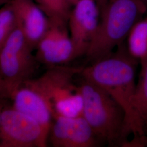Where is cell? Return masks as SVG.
I'll return each instance as SVG.
<instances>
[{
    "label": "cell",
    "instance_id": "obj_1",
    "mask_svg": "<svg viewBox=\"0 0 147 147\" xmlns=\"http://www.w3.org/2000/svg\"><path fill=\"white\" fill-rule=\"evenodd\" d=\"M115 52L84 67L80 75L83 79L103 89L121 106L125 112L121 144L127 140L131 120L132 102L135 92L138 61L123 44Z\"/></svg>",
    "mask_w": 147,
    "mask_h": 147
},
{
    "label": "cell",
    "instance_id": "obj_2",
    "mask_svg": "<svg viewBox=\"0 0 147 147\" xmlns=\"http://www.w3.org/2000/svg\"><path fill=\"white\" fill-rule=\"evenodd\" d=\"M99 20L86 54L94 62L123 44L132 28L147 10L143 0H100L96 2Z\"/></svg>",
    "mask_w": 147,
    "mask_h": 147
},
{
    "label": "cell",
    "instance_id": "obj_3",
    "mask_svg": "<svg viewBox=\"0 0 147 147\" xmlns=\"http://www.w3.org/2000/svg\"><path fill=\"white\" fill-rule=\"evenodd\" d=\"M84 80V79H83ZM83 96L82 116L103 143L121 145L125 123V112L110 95L89 81L80 85Z\"/></svg>",
    "mask_w": 147,
    "mask_h": 147
},
{
    "label": "cell",
    "instance_id": "obj_4",
    "mask_svg": "<svg viewBox=\"0 0 147 147\" xmlns=\"http://www.w3.org/2000/svg\"><path fill=\"white\" fill-rule=\"evenodd\" d=\"M84 67L58 65L50 67L34 84L50 104L55 115L76 117L82 116L83 96L80 86L74 84L75 76Z\"/></svg>",
    "mask_w": 147,
    "mask_h": 147
},
{
    "label": "cell",
    "instance_id": "obj_5",
    "mask_svg": "<svg viewBox=\"0 0 147 147\" xmlns=\"http://www.w3.org/2000/svg\"><path fill=\"white\" fill-rule=\"evenodd\" d=\"M33 50L17 25L0 48V76L13 91L30 79L37 69Z\"/></svg>",
    "mask_w": 147,
    "mask_h": 147
},
{
    "label": "cell",
    "instance_id": "obj_6",
    "mask_svg": "<svg viewBox=\"0 0 147 147\" xmlns=\"http://www.w3.org/2000/svg\"><path fill=\"white\" fill-rule=\"evenodd\" d=\"M49 134L31 116L13 106H5L0 128V147H45Z\"/></svg>",
    "mask_w": 147,
    "mask_h": 147
},
{
    "label": "cell",
    "instance_id": "obj_7",
    "mask_svg": "<svg viewBox=\"0 0 147 147\" xmlns=\"http://www.w3.org/2000/svg\"><path fill=\"white\" fill-rule=\"evenodd\" d=\"M49 141L55 147H97L104 143L82 116H53Z\"/></svg>",
    "mask_w": 147,
    "mask_h": 147
},
{
    "label": "cell",
    "instance_id": "obj_8",
    "mask_svg": "<svg viewBox=\"0 0 147 147\" xmlns=\"http://www.w3.org/2000/svg\"><path fill=\"white\" fill-rule=\"evenodd\" d=\"M73 7L68 22L69 34L79 51L86 55L98 26V5L94 0H79Z\"/></svg>",
    "mask_w": 147,
    "mask_h": 147
},
{
    "label": "cell",
    "instance_id": "obj_9",
    "mask_svg": "<svg viewBox=\"0 0 147 147\" xmlns=\"http://www.w3.org/2000/svg\"><path fill=\"white\" fill-rule=\"evenodd\" d=\"M11 99L15 109L36 119L49 133L53 121L52 109L32 79L19 86Z\"/></svg>",
    "mask_w": 147,
    "mask_h": 147
},
{
    "label": "cell",
    "instance_id": "obj_10",
    "mask_svg": "<svg viewBox=\"0 0 147 147\" xmlns=\"http://www.w3.org/2000/svg\"><path fill=\"white\" fill-rule=\"evenodd\" d=\"M18 26L34 50L47 31L50 21L34 0H11Z\"/></svg>",
    "mask_w": 147,
    "mask_h": 147
},
{
    "label": "cell",
    "instance_id": "obj_11",
    "mask_svg": "<svg viewBox=\"0 0 147 147\" xmlns=\"http://www.w3.org/2000/svg\"><path fill=\"white\" fill-rule=\"evenodd\" d=\"M36 57L38 62L51 67L64 65L83 56L74 44L68 28L39 43Z\"/></svg>",
    "mask_w": 147,
    "mask_h": 147
},
{
    "label": "cell",
    "instance_id": "obj_12",
    "mask_svg": "<svg viewBox=\"0 0 147 147\" xmlns=\"http://www.w3.org/2000/svg\"><path fill=\"white\" fill-rule=\"evenodd\" d=\"M140 62L141 68L132 99L128 135L133 134V140L147 142V58Z\"/></svg>",
    "mask_w": 147,
    "mask_h": 147
},
{
    "label": "cell",
    "instance_id": "obj_13",
    "mask_svg": "<svg viewBox=\"0 0 147 147\" xmlns=\"http://www.w3.org/2000/svg\"><path fill=\"white\" fill-rule=\"evenodd\" d=\"M126 39V47L134 58L140 62L147 58V16L137 22Z\"/></svg>",
    "mask_w": 147,
    "mask_h": 147
},
{
    "label": "cell",
    "instance_id": "obj_14",
    "mask_svg": "<svg viewBox=\"0 0 147 147\" xmlns=\"http://www.w3.org/2000/svg\"><path fill=\"white\" fill-rule=\"evenodd\" d=\"M50 21L68 25L72 6L68 0H34Z\"/></svg>",
    "mask_w": 147,
    "mask_h": 147
},
{
    "label": "cell",
    "instance_id": "obj_15",
    "mask_svg": "<svg viewBox=\"0 0 147 147\" xmlns=\"http://www.w3.org/2000/svg\"><path fill=\"white\" fill-rule=\"evenodd\" d=\"M18 23L11 1L0 7V48L15 30Z\"/></svg>",
    "mask_w": 147,
    "mask_h": 147
},
{
    "label": "cell",
    "instance_id": "obj_16",
    "mask_svg": "<svg viewBox=\"0 0 147 147\" xmlns=\"http://www.w3.org/2000/svg\"><path fill=\"white\" fill-rule=\"evenodd\" d=\"M12 94L13 91L11 87L0 76V101L11 99Z\"/></svg>",
    "mask_w": 147,
    "mask_h": 147
},
{
    "label": "cell",
    "instance_id": "obj_17",
    "mask_svg": "<svg viewBox=\"0 0 147 147\" xmlns=\"http://www.w3.org/2000/svg\"><path fill=\"white\" fill-rule=\"evenodd\" d=\"M4 101H0V128H1V119H2V111L3 110L4 107L5 105L3 103Z\"/></svg>",
    "mask_w": 147,
    "mask_h": 147
},
{
    "label": "cell",
    "instance_id": "obj_18",
    "mask_svg": "<svg viewBox=\"0 0 147 147\" xmlns=\"http://www.w3.org/2000/svg\"><path fill=\"white\" fill-rule=\"evenodd\" d=\"M68 1L71 5L73 7L74 5H75L77 3V2L79 1V0H68Z\"/></svg>",
    "mask_w": 147,
    "mask_h": 147
},
{
    "label": "cell",
    "instance_id": "obj_19",
    "mask_svg": "<svg viewBox=\"0 0 147 147\" xmlns=\"http://www.w3.org/2000/svg\"><path fill=\"white\" fill-rule=\"evenodd\" d=\"M94 1H95L96 2H99L100 0H94Z\"/></svg>",
    "mask_w": 147,
    "mask_h": 147
},
{
    "label": "cell",
    "instance_id": "obj_20",
    "mask_svg": "<svg viewBox=\"0 0 147 147\" xmlns=\"http://www.w3.org/2000/svg\"><path fill=\"white\" fill-rule=\"evenodd\" d=\"M5 1H8V2H9V1H11V0H5Z\"/></svg>",
    "mask_w": 147,
    "mask_h": 147
}]
</instances>
